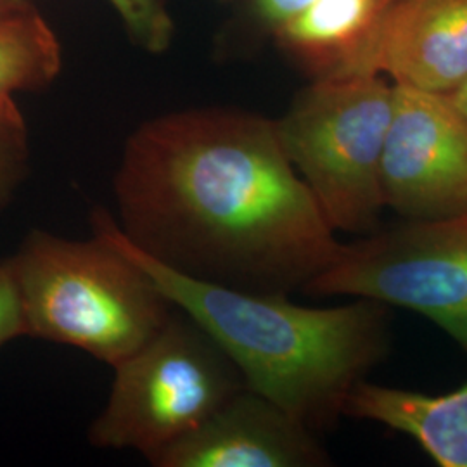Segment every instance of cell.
Listing matches in <instances>:
<instances>
[{
	"label": "cell",
	"instance_id": "cell-16",
	"mask_svg": "<svg viewBox=\"0 0 467 467\" xmlns=\"http://www.w3.org/2000/svg\"><path fill=\"white\" fill-rule=\"evenodd\" d=\"M0 148H26V127L11 96H0Z\"/></svg>",
	"mask_w": 467,
	"mask_h": 467
},
{
	"label": "cell",
	"instance_id": "cell-1",
	"mask_svg": "<svg viewBox=\"0 0 467 467\" xmlns=\"http://www.w3.org/2000/svg\"><path fill=\"white\" fill-rule=\"evenodd\" d=\"M113 189L129 241L204 283L289 295L343 250L275 121L251 113L192 109L148 121L127 142Z\"/></svg>",
	"mask_w": 467,
	"mask_h": 467
},
{
	"label": "cell",
	"instance_id": "cell-10",
	"mask_svg": "<svg viewBox=\"0 0 467 467\" xmlns=\"http://www.w3.org/2000/svg\"><path fill=\"white\" fill-rule=\"evenodd\" d=\"M343 418L379 422L416 440L440 467H467V383L443 395L360 381Z\"/></svg>",
	"mask_w": 467,
	"mask_h": 467
},
{
	"label": "cell",
	"instance_id": "cell-8",
	"mask_svg": "<svg viewBox=\"0 0 467 467\" xmlns=\"http://www.w3.org/2000/svg\"><path fill=\"white\" fill-rule=\"evenodd\" d=\"M381 73L395 85L453 96L467 82V0H395L331 78Z\"/></svg>",
	"mask_w": 467,
	"mask_h": 467
},
{
	"label": "cell",
	"instance_id": "cell-7",
	"mask_svg": "<svg viewBox=\"0 0 467 467\" xmlns=\"http://www.w3.org/2000/svg\"><path fill=\"white\" fill-rule=\"evenodd\" d=\"M381 189L401 218L466 213L467 117L451 96L395 85Z\"/></svg>",
	"mask_w": 467,
	"mask_h": 467
},
{
	"label": "cell",
	"instance_id": "cell-6",
	"mask_svg": "<svg viewBox=\"0 0 467 467\" xmlns=\"http://www.w3.org/2000/svg\"><path fill=\"white\" fill-rule=\"evenodd\" d=\"M308 296H355L418 312L467 353V212L403 218L345 244L303 287Z\"/></svg>",
	"mask_w": 467,
	"mask_h": 467
},
{
	"label": "cell",
	"instance_id": "cell-18",
	"mask_svg": "<svg viewBox=\"0 0 467 467\" xmlns=\"http://www.w3.org/2000/svg\"><path fill=\"white\" fill-rule=\"evenodd\" d=\"M35 9L30 0H0V21Z\"/></svg>",
	"mask_w": 467,
	"mask_h": 467
},
{
	"label": "cell",
	"instance_id": "cell-15",
	"mask_svg": "<svg viewBox=\"0 0 467 467\" xmlns=\"http://www.w3.org/2000/svg\"><path fill=\"white\" fill-rule=\"evenodd\" d=\"M26 175V148H0V212L16 196Z\"/></svg>",
	"mask_w": 467,
	"mask_h": 467
},
{
	"label": "cell",
	"instance_id": "cell-9",
	"mask_svg": "<svg viewBox=\"0 0 467 467\" xmlns=\"http://www.w3.org/2000/svg\"><path fill=\"white\" fill-rule=\"evenodd\" d=\"M154 467H322L318 434L244 386L192 433L148 459Z\"/></svg>",
	"mask_w": 467,
	"mask_h": 467
},
{
	"label": "cell",
	"instance_id": "cell-4",
	"mask_svg": "<svg viewBox=\"0 0 467 467\" xmlns=\"http://www.w3.org/2000/svg\"><path fill=\"white\" fill-rule=\"evenodd\" d=\"M395 85L381 75L316 78L275 121L291 165L336 233H374Z\"/></svg>",
	"mask_w": 467,
	"mask_h": 467
},
{
	"label": "cell",
	"instance_id": "cell-13",
	"mask_svg": "<svg viewBox=\"0 0 467 467\" xmlns=\"http://www.w3.org/2000/svg\"><path fill=\"white\" fill-rule=\"evenodd\" d=\"M135 40L150 52H163L171 42L173 23L163 0H109Z\"/></svg>",
	"mask_w": 467,
	"mask_h": 467
},
{
	"label": "cell",
	"instance_id": "cell-17",
	"mask_svg": "<svg viewBox=\"0 0 467 467\" xmlns=\"http://www.w3.org/2000/svg\"><path fill=\"white\" fill-rule=\"evenodd\" d=\"M314 2L316 0H254V5L260 17L267 21L274 30H277L308 9Z\"/></svg>",
	"mask_w": 467,
	"mask_h": 467
},
{
	"label": "cell",
	"instance_id": "cell-3",
	"mask_svg": "<svg viewBox=\"0 0 467 467\" xmlns=\"http://www.w3.org/2000/svg\"><path fill=\"white\" fill-rule=\"evenodd\" d=\"M11 258L28 336L78 348L111 368L175 310L142 268L98 234L84 241L34 229Z\"/></svg>",
	"mask_w": 467,
	"mask_h": 467
},
{
	"label": "cell",
	"instance_id": "cell-2",
	"mask_svg": "<svg viewBox=\"0 0 467 467\" xmlns=\"http://www.w3.org/2000/svg\"><path fill=\"white\" fill-rule=\"evenodd\" d=\"M90 225L217 341L250 389L317 434L337 424L351 389L389 350L391 312L384 303L358 298L316 308L287 295L204 283L139 250L106 208L92 210Z\"/></svg>",
	"mask_w": 467,
	"mask_h": 467
},
{
	"label": "cell",
	"instance_id": "cell-19",
	"mask_svg": "<svg viewBox=\"0 0 467 467\" xmlns=\"http://www.w3.org/2000/svg\"><path fill=\"white\" fill-rule=\"evenodd\" d=\"M451 98L453 99V102L457 104V108L467 117V82L462 85L453 96H451Z\"/></svg>",
	"mask_w": 467,
	"mask_h": 467
},
{
	"label": "cell",
	"instance_id": "cell-12",
	"mask_svg": "<svg viewBox=\"0 0 467 467\" xmlns=\"http://www.w3.org/2000/svg\"><path fill=\"white\" fill-rule=\"evenodd\" d=\"M59 69V42L35 9L0 21V96L46 87Z\"/></svg>",
	"mask_w": 467,
	"mask_h": 467
},
{
	"label": "cell",
	"instance_id": "cell-11",
	"mask_svg": "<svg viewBox=\"0 0 467 467\" xmlns=\"http://www.w3.org/2000/svg\"><path fill=\"white\" fill-rule=\"evenodd\" d=\"M393 2L316 0L275 34L316 78H331L368 40Z\"/></svg>",
	"mask_w": 467,
	"mask_h": 467
},
{
	"label": "cell",
	"instance_id": "cell-5",
	"mask_svg": "<svg viewBox=\"0 0 467 467\" xmlns=\"http://www.w3.org/2000/svg\"><path fill=\"white\" fill-rule=\"evenodd\" d=\"M113 368L111 393L87 431L88 443L146 459L192 433L246 386L217 341L179 308Z\"/></svg>",
	"mask_w": 467,
	"mask_h": 467
},
{
	"label": "cell",
	"instance_id": "cell-14",
	"mask_svg": "<svg viewBox=\"0 0 467 467\" xmlns=\"http://www.w3.org/2000/svg\"><path fill=\"white\" fill-rule=\"evenodd\" d=\"M23 336H28V324L16 270L9 256L0 262V348Z\"/></svg>",
	"mask_w": 467,
	"mask_h": 467
}]
</instances>
